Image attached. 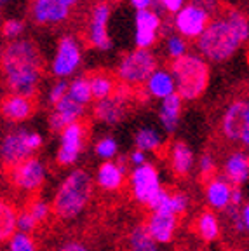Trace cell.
<instances>
[{"label":"cell","mask_w":249,"mask_h":251,"mask_svg":"<svg viewBox=\"0 0 249 251\" xmlns=\"http://www.w3.org/2000/svg\"><path fill=\"white\" fill-rule=\"evenodd\" d=\"M249 42V16L237 9H225L209 21L195 40L197 52L206 61L223 63Z\"/></svg>","instance_id":"1"},{"label":"cell","mask_w":249,"mask_h":251,"mask_svg":"<svg viewBox=\"0 0 249 251\" xmlns=\"http://www.w3.org/2000/svg\"><path fill=\"white\" fill-rule=\"evenodd\" d=\"M0 68L5 87L11 94L35 96L42 77L44 61L33 40L18 39L9 42L2 51Z\"/></svg>","instance_id":"2"},{"label":"cell","mask_w":249,"mask_h":251,"mask_svg":"<svg viewBox=\"0 0 249 251\" xmlns=\"http://www.w3.org/2000/svg\"><path fill=\"white\" fill-rule=\"evenodd\" d=\"M169 72L174 77L176 93L183 101H194L202 98L207 91L211 78L209 61L200 54H185L178 59H173Z\"/></svg>","instance_id":"3"},{"label":"cell","mask_w":249,"mask_h":251,"mask_svg":"<svg viewBox=\"0 0 249 251\" xmlns=\"http://www.w3.org/2000/svg\"><path fill=\"white\" fill-rule=\"evenodd\" d=\"M93 196V178L84 169H75L59 185L51 211L59 220H72L86 209Z\"/></svg>","instance_id":"4"},{"label":"cell","mask_w":249,"mask_h":251,"mask_svg":"<svg viewBox=\"0 0 249 251\" xmlns=\"http://www.w3.org/2000/svg\"><path fill=\"white\" fill-rule=\"evenodd\" d=\"M157 56L150 49H134L122 56L117 65V77L124 86H145L157 70Z\"/></svg>","instance_id":"5"},{"label":"cell","mask_w":249,"mask_h":251,"mask_svg":"<svg viewBox=\"0 0 249 251\" xmlns=\"http://www.w3.org/2000/svg\"><path fill=\"white\" fill-rule=\"evenodd\" d=\"M220 129L226 141L249 153V100H234L226 106Z\"/></svg>","instance_id":"6"},{"label":"cell","mask_w":249,"mask_h":251,"mask_svg":"<svg viewBox=\"0 0 249 251\" xmlns=\"http://www.w3.org/2000/svg\"><path fill=\"white\" fill-rule=\"evenodd\" d=\"M211 20H213V16L209 12H206L204 9L199 7V5L188 2L178 14H174V18H173V28L183 39L197 40L204 33V30L207 28Z\"/></svg>","instance_id":"7"},{"label":"cell","mask_w":249,"mask_h":251,"mask_svg":"<svg viewBox=\"0 0 249 251\" xmlns=\"http://www.w3.org/2000/svg\"><path fill=\"white\" fill-rule=\"evenodd\" d=\"M80 0H31L30 16L40 26L65 23Z\"/></svg>","instance_id":"8"},{"label":"cell","mask_w":249,"mask_h":251,"mask_svg":"<svg viewBox=\"0 0 249 251\" xmlns=\"http://www.w3.org/2000/svg\"><path fill=\"white\" fill-rule=\"evenodd\" d=\"M82 61V51L80 44L74 35H63L56 47V56L51 63V72L52 75L59 77L65 80L66 77H70Z\"/></svg>","instance_id":"9"},{"label":"cell","mask_w":249,"mask_h":251,"mask_svg":"<svg viewBox=\"0 0 249 251\" xmlns=\"http://www.w3.org/2000/svg\"><path fill=\"white\" fill-rule=\"evenodd\" d=\"M28 134H30V131L18 127V129L9 131L0 143V161L7 171L30 159V155L33 153L28 145Z\"/></svg>","instance_id":"10"},{"label":"cell","mask_w":249,"mask_h":251,"mask_svg":"<svg viewBox=\"0 0 249 251\" xmlns=\"http://www.w3.org/2000/svg\"><path fill=\"white\" fill-rule=\"evenodd\" d=\"M112 16V5L108 2H98L91 9L89 25H87V40L100 51L112 49V39L108 33V21Z\"/></svg>","instance_id":"11"},{"label":"cell","mask_w":249,"mask_h":251,"mask_svg":"<svg viewBox=\"0 0 249 251\" xmlns=\"http://www.w3.org/2000/svg\"><path fill=\"white\" fill-rule=\"evenodd\" d=\"M86 141V124L80 121L74 122L61 133V145H59L56 161L61 166H70L80 155Z\"/></svg>","instance_id":"12"},{"label":"cell","mask_w":249,"mask_h":251,"mask_svg":"<svg viewBox=\"0 0 249 251\" xmlns=\"http://www.w3.org/2000/svg\"><path fill=\"white\" fill-rule=\"evenodd\" d=\"M131 185H132V194L140 202L150 204V201L157 196L160 188V180H159V173L153 168L152 164H145L138 166V168L132 169L131 173Z\"/></svg>","instance_id":"13"},{"label":"cell","mask_w":249,"mask_h":251,"mask_svg":"<svg viewBox=\"0 0 249 251\" xmlns=\"http://www.w3.org/2000/svg\"><path fill=\"white\" fill-rule=\"evenodd\" d=\"M9 176H11V181L20 190L35 192V190L40 188V185L44 183V180H46V169H44V164L39 159L30 157V159L23 161L16 168H12L9 171Z\"/></svg>","instance_id":"14"},{"label":"cell","mask_w":249,"mask_h":251,"mask_svg":"<svg viewBox=\"0 0 249 251\" xmlns=\"http://www.w3.org/2000/svg\"><path fill=\"white\" fill-rule=\"evenodd\" d=\"M134 42H136L138 49H150L153 44L157 42L162 28V21L160 16L155 11H138L136 18H134Z\"/></svg>","instance_id":"15"},{"label":"cell","mask_w":249,"mask_h":251,"mask_svg":"<svg viewBox=\"0 0 249 251\" xmlns=\"http://www.w3.org/2000/svg\"><path fill=\"white\" fill-rule=\"evenodd\" d=\"M35 96H21V94H7L0 101V114L9 122H23L35 114Z\"/></svg>","instance_id":"16"},{"label":"cell","mask_w":249,"mask_h":251,"mask_svg":"<svg viewBox=\"0 0 249 251\" xmlns=\"http://www.w3.org/2000/svg\"><path fill=\"white\" fill-rule=\"evenodd\" d=\"M93 110H94V117L98 121L106 122V124H117V122H121L125 117V114H127L129 110L127 96L122 93L121 87H117L113 96L98 101Z\"/></svg>","instance_id":"17"},{"label":"cell","mask_w":249,"mask_h":251,"mask_svg":"<svg viewBox=\"0 0 249 251\" xmlns=\"http://www.w3.org/2000/svg\"><path fill=\"white\" fill-rule=\"evenodd\" d=\"M84 110H86L84 105L77 103L75 100H72L66 94L58 105H54V112L49 117V127H51V131L61 134L68 126L77 122L84 115Z\"/></svg>","instance_id":"18"},{"label":"cell","mask_w":249,"mask_h":251,"mask_svg":"<svg viewBox=\"0 0 249 251\" xmlns=\"http://www.w3.org/2000/svg\"><path fill=\"white\" fill-rule=\"evenodd\" d=\"M223 178L232 187H241L249 180V153L244 150H232L223 162Z\"/></svg>","instance_id":"19"},{"label":"cell","mask_w":249,"mask_h":251,"mask_svg":"<svg viewBox=\"0 0 249 251\" xmlns=\"http://www.w3.org/2000/svg\"><path fill=\"white\" fill-rule=\"evenodd\" d=\"M176 215H171V213H157L153 211L152 216L148 218V222L145 224V227L148 228L150 235L157 241V244L162 243H169L173 239L176 230Z\"/></svg>","instance_id":"20"},{"label":"cell","mask_w":249,"mask_h":251,"mask_svg":"<svg viewBox=\"0 0 249 251\" xmlns=\"http://www.w3.org/2000/svg\"><path fill=\"white\" fill-rule=\"evenodd\" d=\"M232 190L234 187L228 183L223 176H214L207 181L206 185V199L213 209H223L226 208L232 202Z\"/></svg>","instance_id":"21"},{"label":"cell","mask_w":249,"mask_h":251,"mask_svg":"<svg viewBox=\"0 0 249 251\" xmlns=\"http://www.w3.org/2000/svg\"><path fill=\"white\" fill-rule=\"evenodd\" d=\"M145 91H147V94L153 96V98H159V100L169 98V96L176 94L174 77L166 68H157L152 74V77L148 78L147 84H145Z\"/></svg>","instance_id":"22"},{"label":"cell","mask_w":249,"mask_h":251,"mask_svg":"<svg viewBox=\"0 0 249 251\" xmlns=\"http://www.w3.org/2000/svg\"><path fill=\"white\" fill-rule=\"evenodd\" d=\"M124 171L125 166H122V161L119 162H112V161H105L100 169H98L96 175V181L98 185L105 190H117L122 185V180H124Z\"/></svg>","instance_id":"23"},{"label":"cell","mask_w":249,"mask_h":251,"mask_svg":"<svg viewBox=\"0 0 249 251\" xmlns=\"http://www.w3.org/2000/svg\"><path fill=\"white\" fill-rule=\"evenodd\" d=\"M181 108H183V100L179 98V94H173L169 98L162 100L159 110L160 124L164 126V129L173 133L178 127L179 115H181Z\"/></svg>","instance_id":"24"},{"label":"cell","mask_w":249,"mask_h":251,"mask_svg":"<svg viewBox=\"0 0 249 251\" xmlns=\"http://www.w3.org/2000/svg\"><path fill=\"white\" fill-rule=\"evenodd\" d=\"M171 168L176 176H187L194 168V152L185 141H176L171 147Z\"/></svg>","instance_id":"25"},{"label":"cell","mask_w":249,"mask_h":251,"mask_svg":"<svg viewBox=\"0 0 249 251\" xmlns=\"http://www.w3.org/2000/svg\"><path fill=\"white\" fill-rule=\"evenodd\" d=\"M18 211L7 201L0 199V243L11 241L18 228Z\"/></svg>","instance_id":"26"},{"label":"cell","mask_w":249,"mask_h":251,"mask_svg":"<svg viewBox=\"0 0 249 251\" xmlns=\"http://www.w3.org/2000/svg\"><path fill=\"white\" fill-rule=\"evenodd\" d=\"M91 82V91H93V98L101 101V100H106L110 96L115 94L117 91V84H115V78L110 74H105V72H98V74H91L87 75Z\"/></svg>","instance_id":"27"},{"label":"cell","mask_w":249,"mask_h":251,"mask_svg":"<svg viewBox=\"0 0 249 251\" xmlns=\"http://www.w3.org/2000/svg\"><path fill=\"white\" fill-rule=\"evenodd\" d=\"M195 230H197L199 237L206 243L216 241L220 237V222L216 218V215L211 211H204L202 215H199V218L195 220Z\"/></svg>","instance_id":"28"},{"label":"cell","mask_w":249,"mask_h":251,"mask_svg":"<svg viewBox=\"0 0 249 251\" xmlns=\"http://www.w3.org/2000/svg\"><path fill=\"white\" fill-rule=\"evenodd\" d=\"M129 246L132 251H159L157 241L153 239L145 225H138L129 234Z\"/></svg>","instance_id":"29"},{"label":"cell","mask_w":249,"mask_h":251,"mask_svg":"<svg viewBox=\"0 0 249 251\" xmlns=\"http://www.w3.org/2000/svg\"><path fill=\"white\" fill-rule=\"evenodd\" d=\"M68 96L75 100L77 103L86 106L87 103L93 100V91H91V82L87 75H80V77L74 78L68 86Z\"/></svg>","instance_id":"30"},{"label":"cell","mask_w":249,"mask_h":251,"mask_svg":"<svg viewBox=\"0 0 249 251\" xmlns=\"http://www.w3.org/2000/svg\"><path fill=\"white\" fill-rule=\"evenodd\" d=\"M134 143H136V150H141V152H148V150H159L160 145H162V138L157 133L155 129H150V127H145V129H140L136 133V138H134Z\"/></svg>","instance_id":"31"},{"label":"cell","mask_w":249,"mask_h":251,"mask_svg":"<svg viewBox=\"0 0 249 251\" xmlns=\"http://www.w3.org/2000/svg\"><path fill=\"white\" fill-rule=\"evenodd\" d=\"M166 51H168V56L173 61V59H178V58H181V56L188 54V44L181 35L171 33V35L168 37V42H166Z\"/></svg>","instance_id":"32"},{"label":"cell","mask_w":249,"mask_h":251,"mask_svg":"<svg viewBox=\"0 0 249 251\" xmlns=\"http://www.w3.org/2000/svg\"><path fill=\"white\" fill-rule=\"evenodd\" d=\"M9 251H37L35 241L26 232H16L9 241Z\"/></svg>","instance_id":"33"},{"label":"cell","mask_w":249,"mask_h":251,"mask_svg":"<svg viewBox=\"0 0 249 251\" xmlns=\"http://www.w3.org/2000/svg\"><path fill=\"white\" fill-rule=\"evenodd\" d=\"M0 30H2V35L12 42V40H18L23 35L25 23L21 20H16V18H9V20H5L4 23H2Z\"/></svg>","instance_id":"34"},{"label":"cell","mask_w":249,"mask_h":251,"mask_svg":"<svg viewBox=\"0 0 249 251\" xmlns=\"http://www.w3.org/2000/svg\"><path fill=\"white\" fill-rule=\"evenodd\" d=\"M25 211H26L31 218L35 220L37 225H40L42 222H46V218H47V215H49V211H51V208H49L44 201L33 199L31 202H28V206H26V209H25Z\"/></svg>","instance_id":"35"},{"label":"cell","mask_w":249,"mask_h":251,"mask_svg":"<svg viewBox=\"0 0 249 251\" xmlns=\"http://www.w3.org/2000/svg\"><path fill=\"white\" fill-rule=\"evenodd\" d=\"M119 152V147H117V141L113 140L112 136H105L103 140H100L96 143V153L106 161H110L112 157H115Z\"/></svg>","instance_id":"36"},{"label":"cell","mask_w":249,"mask_h":251,"mask_svg":"<svg viewBox=\"0 0 249 251\" xmlns=\"http://www.w3.org/2000/svg\"><path fill=\"white\" fill-rule=\"evenodd\" d=\"M199 171H200V176L207 181L216 176V175H214V173H216V162H214V157L211 155V153H204V155L199 159Z\"/></svg>","instance_id":"37"},{"label":"cell","mask_w":249,"mask_h":251,"mask_svg":"<svg viewBox=\"0 0 249 251\" xmlns=\"http://www.w3.org/2000/svg\"><path fill=\"white\" fill-rule=\"evenodd\" d=\"M68 86H70V84L66 82V80H58V82L51 87V91H49V103H51V105H58L66 94H68Z\"/></svg>","instance_id":"38"},{"label":"cell","mask_w":249,"mask_h":251,"mask_svg":"<svg viewBox=\"0 0 249 251\" xmlns=\"http://www.w3.org/2000/svg\"><path fill=\"white\" fill-rule=\"evenodd\" d=\"M190 2L195 5H199L200 9H204L206 12H209L213 18L222 12V4H220V0H190Z\"/></svg>","instance_id":"39"},{"label":"cell","mask_w":249,"mask_h":251,"mask_svg":"<svg viewBox=\"0 0 249 251\" xmlns=\"http://www.w3.org/2000/svg\"><path fill=\"white\" fill-rule=\"evenodd\" d=\"M157 5H159L160 9H164L166 12L178 14V12L187 5V0H157Z\"/></svg>","instance_id":"40"},{"label":"cell","mask_w":249,"mask_h":251,"mask_svg":"<svg viewBox=\"0 0 249 251\" xmlns=\"http://www.w3.org/2000/svg\"><path fill=\"white\" fill-rule=\"evenodd\" d=\"M56 251H89V248L84 246V244L78 243V241H68V243L61 244Z\"/></svg>","instance_id":"41"},{"label":"cell","mask_w":249,"mask_h":251,"mask_svg":"<svg viewBox=\"0 0 249 251\" xmlns=\"http://www.w3.org/2000/svg\"><path fill=\"white\" fill-rule=\"evenodd\" d=\"M131 4L136 11H150V7L157 5V0H131Z\"/></svg>","instance_id":"42"},{"label":"cell","mask_w":249,"mask_h":251,"mask_svg":"<svg viewBox=\"0 0 249 251\" xmlns=\"http://www.w3.org/2000/svg\"><path fill=\"white\" fill-rule=\"evenodd\" d=\"M230 206H235V208L244 206V194H242L241 187H234V190H232V202H230Z\"/></svg>","instance_id":"43"},{"label":"cell","mask_w":249,"mask_h":251,"mask_svg":"<svg viewBox=\"0 0 249 251\" xmlns=\"http://www.w3.org/2000/svg\"><path fill=\"white\" fill-rule=\"evenodd\" d=\"M28 145H30L31 152H35L42 147V136L39 133H30L28 134Z\"/></svg>","instance_id":"44"},{"label":"cell","mask_w":249,"mask_h":251,"mask_svg":"<svg viewBox=\"0 0 249 251\" xmlns=\"http://www.w3.org/2000/svg\"><path fill=\"white\" fill-rule=\"evenodd\" d=\"M241 216H242V224H244L246 234H249V202H246L241 208Z\"/></svg>","instance_id":"45"},{"label":"cell","mask_w":249,"mask_h":251,"mask_svg":"<svg viewBox=\"0 0 249 251\" xmlns=\"http://www.w3.org/2000/svg\"><path fill=\"white\" fill-rule=\"evenodd\" d=\"M131 161L134 162V166H141V164H145V153L141 152V150H134L132 152V155H131Z\"/></svg>","instance_id":"46"},{"label":"cell","mask_w":249,"mask_h":251,"mask_svg":"<svg viewBox=\"0 0 249 251\" xmlns=\"http://www.w3.org/2000/svg\"><path fill=\"white\" fill-rule=\"evenodd\" d=\"M9 2H11V0H0V7H4V5L9 4Z\"/></svg>","instance_id":"47"},{"label":"cell","mask_w":249,"mask_h":251,"mask_svg":"<svg viewBox=\"0 0 249 251\" xmlns=\"http://www.w3.org/2000/svg\"><path fill=\"white\" fill-rule=\"evenodd\" d=\"M2 51H4V49H2V47H0V58H2Z\"/></svg>","instance_id":"48"},{"label":"cell","mask_w":249,"mask_h":251,"mask_svg":"<svg viewBox=\"0 0 249 251\" xmlns=\"http://www.w3.org/2000/svg\"><path fill=\"white\" fill-rule=\"evenodd\" d=\"M0 18H2V12H0ZM0 26H2V23H0Z\"/></svg>","instance_id":"49"}]
</instances>
